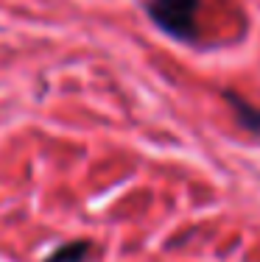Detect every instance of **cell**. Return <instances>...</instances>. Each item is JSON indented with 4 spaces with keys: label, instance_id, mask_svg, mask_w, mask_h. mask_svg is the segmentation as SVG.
<instances>
[{
    "label": "cell",
    "instance_id": "1",
    "mask_svg": "<svg viewBox=\"0 0 260 262\" xmlns=\"http://www.w3.org/2000/svg\"><path fill=\"white\" fill-rule=\"evenodd\" d=\"M148 17L165 34L179 42H193L199 36V9L202 0H148Z\"/></svg>",
    "mask_w": 260,
    "mask_h": 262
},
{
    "label": "cell",
    "instance_id": "2",
    "mask_svg": "<svg viewBox=\"0 0 260 262\" xmlns=\"http://www.w3.org/2000/svg\"><path fill=\"white\" fill-rule=\"evenodd\" d=\"M227 101L232 103V112H235V117H238L241 126L249 128V131H257V134H260V109L249 106V103L244 101V98L232 95V92H227Z\"/></svg>",
    "mask_w": 260,
    "mask_h": 262
},
{
    "label": "cell",
    "instance_id": "3",
    "mask_svg": "<svg viewBox=\"0 0 260 262\" xmlns=\"http://www.w3.org/2000/svg\"><path fill=\"white\" fill-rule=\"evenodd\" d=\"M90 248H92L90 240H73V243L59 246L45 262H84L87 254H90Z\"/></svg>",
    "mask_w": 260,
    "mask_h": 262
}]
</instances>
